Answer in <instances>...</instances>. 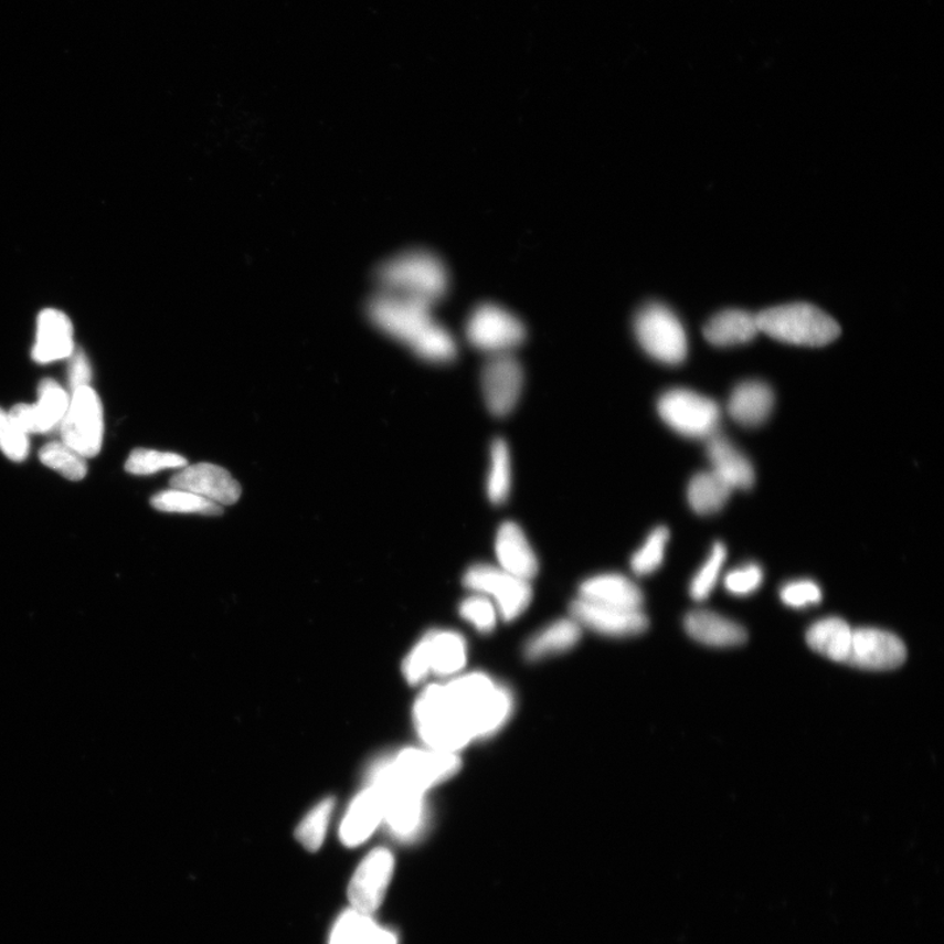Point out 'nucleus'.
Listing matches in <instances>:
<instances>
[{
	"label": "nucleus",
	"mask_w": 944,
	"mask_h": 944,
	"mask_svg": "<svg viewBox=\"0 0 944 944\" xmlns=\"http://www.w3.org/2000/svg\"><path fill=\"white\" fill-rule=\"evenodd\" d=\"M523 388V370L512 353L489 356L481 370V391L487 409L495 416L512 412Z\"/></svg>",
	"instance_id": "ddd939ff"
},
{
	"label": "nucleus",
	"mask_w": 944,
	"mask_h": 944,
	"mask_svg": "<svg viewBox=\"0 0 944 944\" xmlns=\"http://www.w3.org/2000/svg\"><path fill=\"white\" fill-rule=\"evenodd\" d=\"M188 460L177 453L136 449L130 453L125 470L132 475H152L171 468H183Z\"/></svg>",
	"instance_id": "c9c22d12"
},
{
	"label": "nucleus",
	"mask_w": 944,
	"mask_h": 944,
	"mask_svg": "<svg viewBox=\"0 0 944 944\" xmlns=\"http://www.w3.org/2000/svg\"><path fill=\"white\" fill-rule=\"evenodd\" d=\"M374 289L402 294L436 305L449 289V273L429 250L409 248L390 255L376 265Z\"/></svg>",
	"instance_id": "7ed1b4c3"
},
{
	"label": "nucleus",
	"mask_w": 944,
	"mask_h": 944,
	"mask_svg": "<svg viewBox=\"0 0 944 944\" xmlns=\"http://www.w3.org/2000/svg\"><path fill=\"white\" fill-rule=\"evenodd\" d=\"M733 489L717 473H699L688 487V501L692 510L701 516L719 512L729 501Z\"/></svg>",
	"instance_id": "c756f323"
},
{
	"label": "nucleus",
	"mask_w": 944,
	"mask_h": 944,
	"mask_svg": "<svg viewBox=\"0 0 944 944\" xmlns=\"http://www.w3.org/2000/svg\"><path fill=\"white\" fill-rule=\"evenodd\" d=\"M774 409V393L761 381H746L734 388L726 411L741 426L754 428L764 424Z\"/></svg>",
	"instance_id": "5701e85b"
},
{
	"label": "nucleus",
	"mask_w": 944,
	"mask_h": 944,
	"mask_svg": "<svg viewBox=\"0 0 944 944\" xmlns=\"http://www.w3.org/2000/svg\"><path fill=\"white\" fill-rule=\"evenodd\" d=\"M708 458L712 471L723 478L732 489H750L754 485L751 460L731 441L722 435L708 438Z\"/></svg>",
	"instance_id": "393cba45"
},
{
	"label": "nucleus",
	"mask_w": 944,
	"mask_h": 944,
	"mask_svg": "<svg viewBox=\"0 0 944 944\" xmlns=\"http://www.w3.org/2000/svg\"><path fill=\"white\" fill-rule=\"evenodd\" d=\"M68 404L67 391L59 382L46 378L39 384L38 402L17 404L10 415L26 435H42L60 428Z\"/></svg>",
	"instance_id": "dca6fc26"
},
{
	"label": "nucleus",
	"mask_w": 944,
	"mask_h": 944,
	"mask_svg": "<svg viewBox=\"0 0 944 944\" xmlns=\"http://www.w3.org/2000/svg\"><path fill=\"white\" fill-rule=\"evenodd\" d=\"M690 638L709 647H736L747 639L745 628L736 622L709 611L691 612L685 618Z\"/></svg>",
	"instance_id": "b1692460"
},
{
	"label": "nucleus",
	"mask_w": 944,
	"mask_h": 944,
	"mask_svg": "<svg viewBox=\"0 0 944 944\" xmlns=\"http://www.w3.org/2000/svg\"><path fill=\"white\" fill-rule=\"evenodd\" d=\"M657 412L664 423L683 437L708 439L717 435L719 405L708 396L687 389L664 393L657 402Z\"/></svg>",
	"instance_id": "6e6552de"
},
{
	"label": "nucleus",
	"mask_w": 944,
	"mask_h": 944,
	"mask_svg": "<svg viewBox=\"0 0 944 944\" xmlns=\"http://www.w3.org/2000/svg\"><path fill=\"white\" fill-rule=\"evenodd\" d=\"M782 603L794 608H803L821 603V587L810 580H799L782 587L779 593Z\"/></svg>",
	"instance_id": "79ce46f5"
},
{
	"label": "nucleus",
	"mask_w": 944,
	"mask_h": 944,
	"mask_svg": "<svg viewBox=\"0 0 944 944\" xmlns=\"http://www.w3.org/2000/svg\"><path fill=\"white\" fill-rule=\"evenodd\" d=\"M464 584L474 593L491 600L506 621L519 618L533 598L530 582L510 575L499 565H471L465 573Z\"/></svg>",
	"instance_id": "9b49d317"
},
{
	"label": "nucleus",
	"mask_w": 944,
	"mask_h": 944,
	"mask_svg": "<svg viewBox=\"0 0 944 944\" xmlns=\"http://www.w3.org/2000/svg\"><path fill=\"white\" fill-rule=\"evenodd\" d=\"M172 488L185 489L219 506H233L242 488L225 468L212 464L187 465L171 479Z\"/></svg>",
	"instance_id": "f3484780"
},
{
	"label": "nucleus",
	"mask_w": 944,
	"mask_h": 944,
	"mask_svg": "<svg viewBox=\"0 0 944 944\" xmlns=\"http://www.w3.org/2000/svg\"><path fill=\"white\" fill-rule=\"evenodd\" d=\"M852 628L848 622L829 617L817 621L807 632V645L815 653L836 662H846L849 657Z\"/></svg>",
	"instance_id": "bb28decb"
},
{
	"label": "nucleus",
	"mask_w": 944,
	"mask_h": 944,
	"mask_svg": "<svg viewBox=\"0 0 944 944\" xmlns=\"http://www.w3.org/2000/svg\"><path fill=\"white\" fill-rule=\"evenodd\" d=\"M760 332L757 318L744 310H725L712 317L703 328L706 340L715 347L746 344Z\"/></svg>",
	"instance_id": "a878e982"
},
{
	"label": "nucleus",
	"mask_w": 944,
	"mask_h": 944,
	"mask_svg": "<svg viewBox=\"0 0 944 944\" xmlns=\"http://www.w3.org/2000/svg\"><path fill=\"white\" fill-rule=\"evenodd\" d=\"M395 859L388 849H375L357 867L348 897L353 909L372 914L382 904L393 878Z\"/></svg>",
	"instance_id": "4468645a"
},
{
	"label": "nucleus",
	"mask_w": 944,
	"mask_h": 944,
	"mask_svg": "<svg viewBox=\"0 0 944 944\" xmlns=\"http://www.w3.org/2000/svg\"><path fill=\"white\" fill-rule=\"evenodd\" d=\"M459 614L480 633L492 632L500 615L492 601L478 593L462 601Z\"/></svg>",
	"instance_id": "58836bf2"
},
{
	"label": "nucleus",
	"mask_w": 944,
	"mask_h": 944,
	"mask_svg": "<svg viewBox=\"0 0 944 944\" xmlns=\"http://www.w3.org/2000/svg\"><path fill=\"white\" fill-rule=\"evenodd\" d=\"M580 598L607 606L641 611L645 597L633 580L621 573H600L580 585Z\"/></svg>",
	"instance_id": "412c9836"
},
{
	"label": "nucleus",
	"mask_w": 944,
	"mask_h": 944,
	"mask_svg": "<svg viewBox=\"0 0 944 944\" xmlns=\"http://www.w3.org/2000/svg\"><path fill=\"white\" fill-rule=\"evenodd\" d=\"M74 351V330L67 315L53 309L42 311L38 320L33 360L38 363H51L68 359Z\"/></svg>",
	"instance_id": "aec40b11"
},
{
	"label": "nucleus",
	"mask_w": 944,
	"mask_h": 944,
	"mask_svg": "<svg viewBox=\"0 0 944 944\" xmlns=\"http://www.w3.org/2000/svg\"><path fill=\"white\" fill-rule=\"evenodd\" d=\"M151 506L166 513H195L219 516L223 512L219 503L209 501L185 489L170 488L159 492L151 499Z\"/></svg>",
	"instance_id": "7c9ffc66"
},
{
	"label": "nucleus",
	"mask_w": 944,
	"mask_h": 944,
	"mask_svg": "<svg viewBox=\"0 0 944 944\" xmlns=\"http://www.w3.org/2000/svg\"><path fill=\"white\" fill-rule=\"evenodd\" d=\"M512 486V467L510 453L506 441L495 439L489 450V470L487 477V496L494 503L506 502Z\"/></svg>",
	"instance_id": "2f4dec72"
},
{
	"label": "nucleus",
	"mask_w": 944,
	"mask_h": 944,
	"mask_svg": "<svg viewBox=\"0 0 944 944\" xmlns=\"http://www.w3.org/2000/svg\"><path fill=\"white\" fill-rule=\"evenodd\" d=\"M414 722L420 739L431 750L457 753L473 741L447 703L444 685H431L420 694Z\"/></svg>",
	"instance_id": "423d86ee"
},
{
	"label": "nucleus",
	"mask_w": 944,
	"mask_h": 944,
	"mask_svg": "<svg viewBox=\"0 0 944 944\" xmlns=\"http://www.w3.org/2000/svg\"><path fill=\"white\" fill-rule=\"evenodd\" d=\"M39 457L42 464L68 480L79 481L87 475L86 458L63 441L46 444L40 450Z\"/></svg>",
	"instance_id": "473e14b6"
},
{
	"label": "nucleus",
	"mask_w": 944,
	"mask_h": 944,
	"mask_svg": "<svg viewBox=\"0 0 944 944\" xmlns=\"http://www.w3.org/2000/svg\"><path fill=\"white\" fill-rule=\"evenodd\" d=\"M375 926L370 915L352 909L336 923L330 944H370Z\"/></svg>",
	"instance_id": "e433bc0d"
},
{
	"label": "nucleus",
	"mask_w": 944,
	"mask_h": 944,
	"mask_svg": "<svg viewBox=\"0 0 944 944\" xmlns=\"http://www.w3.org/2000/svg\"><path fill=\"white\" fill-rule=\"evenodd\" d=\"M572 618L580 626L607 636H634L645 633L648 618L641 611H628L577 598L571 605Z\"/></svg>",
	"instance_id": "a211bd4d"
},
{
	"label": "nucleus",
	"mask_w": 944,
	"mask_h": 944,
	"mask_svg": "<svg viewBox=\"0 0 944 944\" xmlns=\"http://www.w3.org/2000/svg\"><path fill=\"white\" fill-rule=\"evenodd\" d=\"M403 675L410 683L423 682L431 675L428 645H426L425 636L405 657Z\"/></svg>",
	"instance_id": "37998d69"
},
{
	"label": "nucleus",
	"mask_w": 944,
	"mask_h": 944,
	"mask_svg": "<svg viewBox=\"0 0 944 944\" xmlns=\"http://www.w3.org/2000/svg\"><path fill=\"white\" fill-rule=\"evenodd\" d=\"M370 787L381 796L383 821L397 839L412 841L422 835L428 821L425 793L403 782L389 759L376 761L369 773Z\"/></svg>",
	"instance_id": "20e7f679"
},
{
	"label": "nucleus",
	"mask_w": 944,
	"mask_h": 944,
	"mask_svg": "<svg viewBox=\"0 0 944 944\" xmlns=\"http://www.w3.org/2000/svg\"><path fill=\"white\" fill-rule=\"evenodd\" d=\"M906 660V647L899 636L885 629H852L848 660L851 667L867 670H891Z\"/></svg>",
	"instance_id": "2eb2a0df"
},
{
	"label": "nucleus",
	"mask_w": 944,
	"mask_h": 944,
	"mask_svg": "<svg viewBox=\"0 0 944 944\" xmlns=\"http://www.w3.org/2000/svg\"><path fill=\"white\" fill-rule=\"evenodd\" d=\"M389 760L399 778L422 793L452 778L460 768L457 753L435 751L431 747L428 750L410 747Z\"/></svg>",
	"instance_id": "f8f14e48"
},
{
	"label": "nucleus",
	"mask_w": 944,
	"mask_h": 944,
	"mask_svg": "<svg viewBox=\"0 0 944 944\" xmlns=\"http://www.w3.org/2000/svg\"><path fill=\"white\" fill-rule=\"evenodd\" d=\"M447 703L473 740L491 736L512 715L513 697L482 673L454 678L444 685Z\"/></svg>",
	"instance_id": "f03ea898"
},
{
	"label": "nucleus",
	"mask_w": 944,
	"mask_h": 944,
	"mask_svg": "<svg viewBox=\"0 0 944 944\" xmlns=\"http://www.w3.org/2000/svg\"><path fill=\"white\" fill-rule=\"evenodd\" d=\"M63 443L84 458L100 453L104 438V412L99 395L91 386L74 391L60 424Z\"/></svg>",
	"instance_id": "1a4fd4ad"
},
{
	"label": "nucleus",
	"mask_w": 944,
	"mask_h": 944,
	"mask_svg": "<svg viewBox=\"0 0 944 944\" xmlns=\"http://www.w3.org/2000/svg\"><path fill=\"white\" fill-rule=\"evenodd\" d=\"M764 583V571L759 564H746L726 573L725 590L733 596H751Z\"/></svg>",
	"instance_id": "a19ab883"
},
{
	"label": "nucleus",
	"mask_w": 944,
	"mask_h": 944,
	"mask_svg": "<svg viewBox=\"0 0 944 944\" xmlns=\"http://www.w3.org/2000/svg\"><path fill=\"white\" fill-rule=\"evenodd\" d=\"M726 559V549L723 543L712 545L708 561L696 573L694 579L690 584V596L696 601H704L710 597V594L718 584L720 573Z\"/></svg>",
	"instance_id": "4c0bfd02"
},
{
	"label": "nucleus",
	"mask_w": 944,
	"mask_h": 944,
	"mask_svg": "<svg viewBox=\"0 0 944 944\" xmlns=\"http://www.w3.org/2000/svg\"><path fill=\"white\" fill-rule=\"evenodd\" d=\"M335 809V800L327 797L315 806L298 825L296 836L304 848L318 851L325 842Z\"/></svg>",
	"instance_id": "72a5a7b5"
},
{
	"label": "nucleus",
	"mask_w": 944,
	"mask_h": 944,
	"mask_svg": "<svg viewBox=\"0 0 944 944\" xmlns=\"http://www.w3.org/2000/svg\"><path fill=\"white\" fill-rule=\"evenodd\" d=\"M383 821V807L380 794L373 787L363 789L354 797L340 825V838L349 848L367 842L373 836L378 825Z\"/></svg>",
	"instance_id": "4be33fe9"
},
{
	"label": "nucleus",
	"mask_w": 944,
	"mask_h": 944,
	"mask_svg": "<svg viewBox=\"0 0 944 944\" xmlns=\"http://www.w3.org/2000/svg\"><path fill=\"white\" fill-rule=\"evenodd\" d=\"M634 332L640 347L654 360L666 365H680L687 359V332L666 305L650 303L643 306L635 315Z\"/></svg>",
	"instance_id": "0eeeda50"
},
{
	"label": "nucleus",
	"mask_w": 944,
	"mask_h": 944,
	"mask_svg": "<svg viewBox=\"0 0 944 944\" xmlns=\"http://www.w3.org/2000/svg\"><path fill=\"white\" fill-rule=\"evenodd\" d=\"M580 638H582V626L575 619L556 621L530 639L527 646L528 659L540 660L565 653L575 647Z\"/></svg>",
	"instance_id": "c85d7f7f"
},
{
	"label": "nucleus",
	"mask_w": 944,
	"mask_h": 944,
	"mask_svg": "<svg viewBox=\"0 0 944 944\" xmlns=\"http://www.w3.org/2000/svg\"><path fill=\"white\" fill-rule=\"evenodd\" d=\"M68 386L74 391L89 386L93 380V369L86 353L81 349H75L72 356L68 357Z\"/></svg>",
	"instance_id": "c03bdc74"
},
{
	"label": "nucleus",
	"mask_w": 944,
	"mask_h": 944,
	"mask_svg": "<svg viewBox=\"0 0 944 944\" xmlns=\"http://www.w3.org/2000/svg\"><path fill=\"white\" fill-rule=\"evenodd\" d=\"M495 554L501 570L530 582L538 573V559L522 529L516 522H503L496 534Z\"/></svg>",
	"instance_id": "6ab92c4d"
},
{
	"label": "nucleus",
	"mask_w": 944,
	"mask_h": 944,
	"mask_svg": "<svg viewBox=\"0 0 944 944\" xmlns=\"http://www.w3.org/2000/svg\"><path fill=\"white\" fill-rule=\"evenodd\" d=\"M0 450L13 462H23L30 454L26 433L13 422L10 412L0 409Z\"/></svg>",
	"instance_id": "ea45409f"
},
{
	"label": "nucleus",
	"mask_w": 944,
	"mask_h": 944,
	"mask_svg": "<svg viewBox=\"0 0 944 944\" xmlns=\"http://www.w3.org/2000/svg\"><path fill=\"white\" fill-rule=\"evenodd\" d=\"M433 306L423 299L378 289L365 304L370 323L382 333L407 346L424 361L449 363L457 357V342L433 318Z\"/></svg>",
	"instance_id": "f257e3e1"
},
{
	"label": "nucleus",
	"mask_w": 944,
	"mask_h": 944,
	"mask_svg": "<svg viewBox=\"0 0 944 944\" xmlns=\"http://www.w3.org/2000/svg\"><path fill=\"white\" fill-rule=\"evenodd\" d=\"M425 639L431 675L454 676L465 668L467 647L464 636L454 632H432L425 635Z\"/></svg>",
	"instance_id": "cd10ccee"
},
{
	"label": "nucleus",
	"mask_w": 944,
	"mask_h": 944,
	"mask_svg": "<svg viewBox=\"0 0 944 944\" xmlns=\"http://www.w3.org/2000/svg\"><path fill=\"white\" fill-rule=\"evenodd\" d=\"M755 318L760 332L793 346L824 347L841 333V328L830 315L810 304L772 307Z\"/></svg>",
	"instance_id": "39448f33"
},
{
	"label": "nucleus",
	"mask_w": 944,
	"mask_h": 944,
	"mask_svg": "<svg viewBox=\"0 0 944 944\" xmlns=\"http://www.w3.org/2000/svg\"><path fill=\"white\" fill-rule=\"evenodd\" d=\"M669 541V530L659 527L650 531L645 543L632 558V570L635 575L647 576L659 570Z\"/></svg>",
	"instance_id": "f704fd0d"
},
{
	"label": "nucleus",
	"mask_w": 944,
	"mask_h": 944,
	"mask_svg": "<svg viewBox=\"0 0 944 944\" xmlns=\"http://www.w3.org/2000/svg\"><path fill=\"white\" fill-rule=\"evenodd\" d=\"M524 327L515 314L496 304H480L466 321V338L488 356L512 353L524 340Z\"/></svg>",
	"instance_id": "9d476101"
}]
</instances>
